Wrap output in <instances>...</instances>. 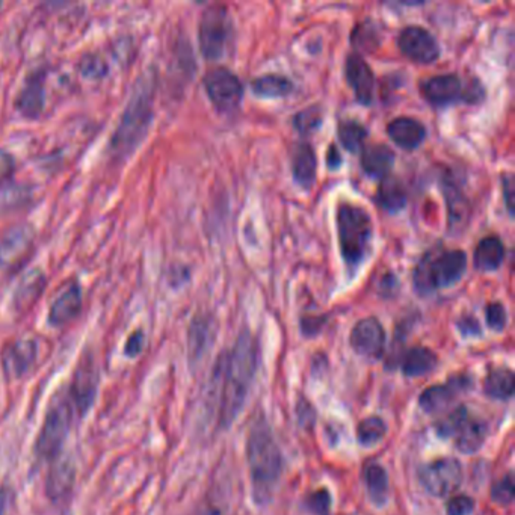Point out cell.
<instances>
[{"label": "cell", "instance_id": "cell-1", "mask_svg": "<svg viewBox=\"0 0 515 515\" xmlns=\"http://www.w3.org/2000/svg\"><path fill=\"white\" fill-rule=\"evenodd\" d=\"M258 367V343L249 332H242L232 351L221 356L215 369L221 381L219 421L228 426L242 410L248 388Z\"/></svg>", "mask_w": 515, "mask_h": 515}, {"label": "cell", "instance_id": "cell-2", "mask_svg": "<svg viewBox=\"0 0 515 515\" xmlns=\"http://www.w3.org/2000/svg\"><path fill=\"white\" fill-rule=\"evenodd\" d=\"M153 119V82L149 76L139 78L129 103L126 106L114 136L110 139V156L124 160L134 154L149 132Z\"/></svg>", "mask_w": 515, "mask_h": 515}, {"label": "cell", "instance_id": "cell-3", "mask_svg": "<svg viewBox=\"0 0 515 515\" xmlns=\"http://www.w3.org/2000/svg\"><path fill=\"white\" fill-rule=\"evenodd\" d=\"M248 462L258 501H266L282 470V452L265 421H258L248 437Z\"/></svg>", "mask_w": 515, "mask_h": 515}, {"label": "cell", "instance_id": "cell-4", "mask_svg": "<svg viewBox=\"0 0 515 515\" xmlns=\"http://www.w3.org/2000/svg\"><path fill=\"white\" fill-rule=\"evenodd\" d=\"M337 234L340 253L347 268L362 265L371 247L372 219L369 213L356 204L343 203L337 208Z\"/></svg>", "mask_w": 515, "mask_h": 515}, {"label": "cell", "instance_id": "cell-5", "mask_svg": "<svg viewBox=\"0 0 515 515\" xmlns=\"http://www.w3.org/2000/svg\"><path fill=\"white\" fill-rule=\"evenodd\" d=\"M467 269V256L461 249H443L428 253L417 265L413 282L417 292L431 293L451 288L460 282Z\"/></svg>", "mask_w": 515, "mask_h": 515}, {"label": "cell", "instance_id": "cell-6", "mask_svg": "<svg viewBox=\"0 0 515 515\" xmlns=\"http://www.w3.org/2000/svg\"><path fill=\"white\" fill-rule=\"evenodd\" d=\"M75 406L71 404L69 392L58 393L52 399L41 426L40 436L37 438V455L41 460L53 461L60 456L61 449L69 436L73 423Z\"/></svg>", "mask_w": 515, "mask_h": 515}, {"label": "cell", "instance_id": "cell-7", "mask_svg": "<svg viewBox=\"0 0 515 515\" xmlns=\"http://www.w3.org/2000/svg\"><path fill=\"white\" fill-rule=\"evenodd\" d=\"M200 49L204 58H223L228 43L233 38V21L223 5L208 6L200 20Z\"/></svg>", "mask_w": 515, "mask_h": 515}, {"label": "cell", "instance_id": "cell-8", "mask_svg": "<svg viewBox=\"0 0 515 515\" xmlns=\"http://www.w3.org/2000/svg\"><path fill=\"white\" fill-rule=\"evenodd\" d=\"M421 90L423 97L436 106H447L460 102L476 103L484 97L481 85H466L460 76L454 73L423 80Z\"/></svg>", "mask_w": 515, "mask_h": 515}, {"label": "cell", "instance_id": "cell-9", "mask_svg": "<svg viewBox=\"0 0 515 515\" xmlns=\"http://www.w3.org/2000/svg\"><path fill=\"white\" fill-rule=\"evenodd\" d=\"M204 88L213 106L221 112H232L242 102L243 85L238 76L224 67L208 71L204 76Z\"/></svg>", "mask_w": 515, "mask_h": 515}, {"label": "cell", "instance_id": "cell-10", "mask_svg": "<svg viewBox=\"0 0 515 515\" xmlns=\"http://www.w3.org/2000/svg\"><path fill=\"white\" fill-rule=\"evenodd\" d=\"M419 481L434 497H446L458 490L462 482V467L458 460L432 461L419 470Z\"/></svg>", "mask_w": 515, "mask_h": 515}, {"label": "cell", "instance_id": "cell-11", "mask_svg": "<svg viewBox=\"0 0 515 515\" xmlns=\"http://www.w3.org/2000/svg\"><path fill=\"white\" fill-rule=\"evenodd\" d=\"M99 388V369L95 366L93 357H84L80 360L73 375V381L69 384V392L71 404L75 406L79 416L88 413L95 401Z\"/></svg>", "mask_w": 515, "mask_h": 515}, {"label": "cell", "instance_id": "cell-12", "mask_svg": "<svg viewBox=\"0 0 515 515\" xmlns=\"http://www.w3.org/2000/svg\"><path fill=\"white\" fill-rule=\"evenodd\" d=\"M397 45L408 60L419 64H431L440 56V45L434 35L419 26H408L402 30Z\"/></svg>", "mask_w": 515, "mask_h": 515}, {"label": "cell", "instance_id": "cell-13", "mask_svg": "<svg viewBox=\"0 0 515 515\" xmlns=\"http://www.w3.org/2000/svg\"><path fill=\"white\" fill-rule=\"evenodd\" d=\"M386 345V332L377 317H366L351 331V347L354 351L367 358H380Z\"/></svg>", "mask_w": 515, "mask_h": 515}, {"label": "cell", "instance_id": "cell-14", "mask_svg": "<svg viewBox=\"0 0 515 515\" xmlns=\"http://www.w3.org/2000/svg\"><path fill=\"white\" fill-rule=\"evenodd\" d=\"M345 76L347 84L351 86L356 99L364 106H369L373 100V90H375V76L366 61L362 55L352 53L347 56L345 64Z\"/></svg>", "mask_w": 515, "mask_h": 515}, {"label": "cell", "instance_id": "cell-15", "mask_svg": "<svg viewBox=\"0 0 515 515\" xmlns=\"http://www.w3.org/2000/svg\"><path fill=\"white\" fill-rule=\"evenodd\" d=\"M37 354L38 347L34 340H17L8 345L2 352V366L6 377L14 380L25 377L26 372L34 366Z\"/></svg>", "mask_w": 515, "mask_h": 515}, {"label": "cell", "instance_id": "cell-16", "mask_svg": "<svg viewBox=\"0 0 515 515\" xmlns=\"http://www.w3.org/2000/svg\"><path fill=\"white\" fill-rule=\"evenodd\" d=\"M34 243V234L29 227L11 228L0 239V266H14L20 263Z\"/></svg>", "mask_w": 515, "mask_h": 515}, {"label": "cell", "instance_id": "cell-17", "mask_svg": "<svg viewBox=\"0 0 515 515\" xmlns=\"http://www.w3.org/2000/svg\"><path fill=\"white\" fill-rule=\"evenodd\" d=\"M82 310V290L78 282H71L69 288L55 298L49 312V323L53 327H62L78 317Z\"/></svg>", "mask_w": 515, "mask_h": 515}, {"label": "cell", "instance_id": "cell-18", "mask_svg": "<svg viewBox=\"0 0 515 515\" xmlns=\"http://www.w3.org/2000/svg\"><path fill=\"white\" fill-rule=\"evenodd\" d=\"M52 464L47 481H45V493L52 502L64 501L65 497L71 493L76 481V470L73 462L65 458H56Z\"/></svg>", "mask_w": 515, "mask_h": 515}, {"label": "cell", "instance_id": "cell-19", "mask_svg": "<svg viewBox=\"0 0 515 515\" xmlns=\"http://www.w3.org/2000/svg\"><path fill=\"white\" fill-rule=\"evenodd\" d=\"M387 134L397 147L404 150H414L421 147L426 138L425 126L410 117H399V119H393L392 123L387 126Z\"/></svg>", "mask_w": 515, "mask_h": 515}, {"label": "cell", "instance_id": "cell-20", "mask_svg": "<svg viewBox=\"0 0 515 515\" xmlns=\"http://www.w3.org/2000/svg\"><path fill=\"white\" fill-rule=\"evenodd\" d=\"M395 164V153L388 145L373 144L363 147L362 168L375 179H384Z\"/></svg>", "mask_w": 515, "mask_h": 515}, {"label": "cell", "instance_id": "cell-21", "mask_svg": "<svg viewBox=\"0 0 515 515\" xmlns=\"http://www.w3.org/2000/svg\"><path fill=\"white\" fill-rule=\"evenodd\" d=\"M15 106L28 119H37L43 112V108H45L43 76H30L29 79L26 80L23 88L19 93Z\"/></svg>", "mask_w": 515, "mask_h": 515}, {"label": "cell", "instance_id": "cell-22", "mask_svg": "<svg viewBox=\"0 0 515 515\" xmlns=\"http://www.w3.org/2000/svg\"><path fill=\"white\" fill-rule=\"evenodd\" d=\"M317 159L312 144L301 143L293 150V179L303 188H310L316 180Z\"/></svg>", "mask_w": 515, "mask_h": 515}, {"label": "cell", "instance_id": "cell-23", "mask_svg": "<svg viewBox=\"0 0 515 515\" xmlns=\"http://www.w3.org/2000/svg\"><path fill=\"white\" fill-rule=\"evenodd\" d=\"M503 260H505V245L501 238L486 236L476 245L475 254H473L476 269L490 273V271L501 268Z\"/></svg>", "mask_w": 515, "mask_h": 515}, {"label": "cell", "instance_id": "cell-24", "mask_svg": "<svg viewBox=\"0 0 515 515\" xmlns=\"http://www.w3.org/2000/svg\"><path fill=\"white\" fill-rule=\"evenodd\" d=\"M488 434V426L482 421L467 417L456 431L455 446L462 454H475L481 449Z\"/></svg>", "mask_w": 515, "mask_h": 515}, {"label": "cell", "instance_id": "cell-25", "mask_svg": "<svg viewBox=\"0 0 515 515\" xmlns=\"http://www.w3.org/2000/svg\"><path fill=\"white\" fill-rule=\"evenodd\" d=\"M405 186L401 180L387 176L378 186L377 201L387 212L396 213L406 206Z\"/></svg>", "mask_w": 515, "mask_h": 515}, {"label": "cell", "instance_id": "cell-26", "mask_svg": "<svg viewBox=\"0 0 515 515\" xmlns=\"http://www.w3.org/2000/svg\"><path fill=\"white\" fill-rule=\"evenodd\" d=\"M438 363L436 354L425 347H412L402 362V372L406 377H423L434 371Z\"/></svg>", "mask_w": 515, "mask_h": 515}, {"label": "cell", "instance_id": "cell-27", "mask_svg": "<svg viewBox=\"0 0 515 515\" xmlns=\"http://www.w3.org/2000/svg\"><path fill=\"white\" fill-rule=\"evenodd\" d=\"M514 372L510 369H495L486 375L484 382V392L486 396L499 401H506L514 395Z\"/></svg>", "mask_w": 515, "mask_h": 515}, {"label": "cell", "instance_id": "cell-28", "mask_svg": "<svg viewBox=\"0 0 515 515\" xmlns=\"http://www.w3.org/2000/svg\"><path fill=\"white\" fill-rule=\"evenodd\" d=\"M253 93L265 99H278L286 97L293 90V84L288 78L280 75H266L253 80Z\"/></svg>", "mask_w": 515, "mask_h": 515}, {"label": "cell", "instance_id": "cell-29", "mask_svg": "<svg viewBox=\"0 0 515 515\" xmlns=\"http://www.w3.org/2000/svg\"><path fill=\"white\" fill-rule=\"evenodd\" d=\"M337 135L342 143L343 147L351 151V153H358L362 151L364 147V141L367 138V129L362 123H358L356 119H343L339 123L337 127Z\"/></svg>", "mask_w": 515, "mask_h": 515}, {"label": "cell", "instance_id": "cell-30", "mask_svg": "<svg viewBox=\"0 0 515 515\" xmlns=\"http://www.w3.org/2000/svg\"><path fill=\"white\" fill-rule=\"evenodd\" d=\"M45 278L40 271H32L25 277L15 293V306L19 308H28L34 304L37 298H40L45 289Z\"/></svg>", "mask_w": 515, "mask_h": 515}, {"label": "cell", "instance_id": "cell-31", "mask_svg": "<svg viewBox=\"0 0 515 515\" xmlns=\"http://www.w3.org/2000/svg\"><path fill=\"white\" fill-rule=\"evenodd\" d=\"M455 396V390L451 386H434L426 388L419 397L421 410L425 413L443 412Z\"/></svg>", "mask_w": 515, "mask_h": 515}, {"label": "cell", "instance_id": "cell-32", "mask_svg": "<svg viewBox=\"0 0 515 515\" xmlns=\"http://www.w3.org/2000/svg\"><path fill=\"white\" fill-rule=\"evenodd\" d=\"M364 479H366L367 491L372 501L378 505H382L388 495V478H387L386 470L378 464L367 466Z\"/></svg>", "mask_w": 515, "mask_h": 515}, {"label": "cell", "instance_id": "cell-33", "mask_svg": "<svg viewBox=\"0 0 515 515\" xmlns=\"http://www.w3.org/2000/svg\"><path fill=\"white\" fill-rule=\"evenodd\" d=\"M386 421L380 417H367L358 423L357 437L363 446H372L377 445L386 437Z\"/></svg>", "mask_w": 515, "mask_h": 515}, {"label": "cell", "instance_id": "cell-34", "mask_svg": "<svg viewBox=\"0 0 515 515\" xmlns=\"http://www.w3.org/2000/svg\"><path fill=\"white\" fill-rule=\"evenodd\" d=\"M351 43L358 52H373L381 43L377 26L373 23H360L352 32Z\"/></svg>", "mask_w": 515, "mask_h": 515}, {"label": "cell", "instance_id": "cell-35", "mask_svg": "<svg viewBox=\"0 0 515 515\" xmlns=\"http://www.w3.org/2000/svg\"><path fill=\"white\" fill-rule=\"evenodd\" d=\"M208 323L206 319H195L189 331V349H191V356L192 358L199 357L200 354L204 351V347L208 345Z\"/></svg>", "mask_w": 515, "mask_h": 515}, {"label": "cell", "instance_id": "cell-36", "mask_svg": "<svg viewBox=\"0 0 515 515\" xmlns=\"http://www.w3.org/2000/svg\"><path fill=\"white\" fill-rule=\"evenodd\" d=\"M321 123H323V117H321V110H317V108H307V110H301L293 119L295 129L303 135L312 134L321 126Z\"/></svg>", "mask_w": 515, "mask_h": 515}, {"label": "cell", "instance_id": "cell-37", "mask_svg": "<svg viewBox=\"0 0 515 515\" xmlns=\"http://www.w3.org/2000/svg\"><path fill=\"white\" fill-rule=\"evenodd\" d=\"M467 417H469V413H467L464 406L456 408L455 412H452L449 416L445 417V419L437 425V432H438V436L445 437V438L455 436L456 431L460 429V426L464 423Z\"/></svg>", "mask_w": 515, "mask_h": 515}, {"label": "cell", "instance_id": "cell-38", "mask_svg": "<svg viewBox=\"0 0 515 515\" xmlns=\"http://www.w3.org/2000/svg\"><path fill=\"white\" fill-rule=\"evenodd\" d=\"M515 486L512 475H506L491 488V499L497 505L508 506L514 502Z\"/></svg>", "mask_w": 515, "mask_h": 515}, {"label": "cell", "instance_id": "cell-39", "mask_svg": "<svg viewBox=\"0 0 515 515\" xmlns=\"http://www.w3.org/2000/svg\"><path fill=\"white\" fill-rule=\"evenodd\" d=\"M486 319L488 327L493 331L501 332L505 330L506 323H508V315H506V308L501 303H491L486 306Z\"/></svg>", "mask_w": 515, "mask_h": 515}, {"label": "cell", "instance_id": "cell-40", "mask_svg": "<svg viewBox=\"0 0 515 515\" xmlns=\"http://www.w3.org/2000/svg\"><path fill=\"white\" fill-rule=\"evenodd\" d=\"M308 510L316 515H328L331 508V495L327 490H319L308 495Z\"/></svg>", "mask_w": 515, "mask_h": 515}, {"label": "cell", "instance_id": "cell-41", "mask_svg": "<svg viewBox=\"0 0 515 515\" xmlns=\"http://www.w3.org/2000/svg\"><path fill=\"white\" fill-rule=\"evenodd\" d=\"M475 510V502L469 495H460L447 502V515H471Z\"/></svg>", "mask_w": 515, "mask_h": 515}, {"label": "cell", "instance_id": "cell-42", "mask_svg": "<svg viewBox=\"0 0 515 515\" xmlns=\"http://www.w3.org/2000/svg\"><path fill=\"white\" fill-rule=\"evenodd\" d=\"M145 337L143 331H135L132 336L127 339L126 342V347H124V352L127 357H136L139 352L143 351L144 347Z\"/></svg>", "mask_w": 515, "mask_h": 515}, {"label": "cell", "instance_id": "cell-43", "mask_svg": "<svg viewBox=\"0 0 515 515\" xmlns=\"http://www.w3.org/2000/svg\"><path fill=\"white\" fill-rule=\"evenodd\" d=\"M15 160L10 153L0 150V182L10 179L11 174L14 173Z\"/></svg>", "mask_w": 515, "mask_h": 515}, {"label": "cell", "instance_id": "cell-44", "mask_svg": "<svg viewBox=\"0 0 515 515\" xmlns=\"http://www.w3.org/2000/svg\"><path fill=\"white\" fill-rule=\"evenodd\" d=\"M100 65L104 67L102 62H100L97 58H88V60L82 62V67H84L85 76H94V78H99V76L104 75V69H100Z\"/></svg>", "mask_w": 515, "mask_h": 515}, {"label": "cell", "instance_id": "cell-45", "mask_svg": "<svg viewBox=\"0 0 515 515\" xmlns=\"http://www.w3.org/2000/svg\"><path fill=\"white\" fill-rule=\"evenodd\" d=\"M460 330L464 336H478V334H481V327L473 317H466L462 323H460Z\"/></svg>", "mask_w": 515, "mask_h": 515}, {"label": "cell", "instance_id": "cell-46", "mask_svg": "<svg viewBox=\"0 0 515 515\" xmlns=\"http://www.w3.org/2000/svg\"><path fill=\"white\" fill-rule=\"evenodd\" d=\"M342 164V159H340V154H339V150H337L336 145L331 144L330 150H328V167L331 169H336Z\"/></svg>", "mask_w": 515, "mask_h": 515}, {"label": "cell", "instance_id": "cell-47", "mask_svg": "<svg viewBox=\"0 0 515 515\" xmlns=\"http://www.w3.org/2000/svg\"><path fill=\"white\" fill-rule=\"evenodd\" d=\"M503 193H505L506 208L512 215V180L511 177L503 179Z\"/></svg>", "mask_w": 515, "mask_h": 515}, {"label": "cell", "instance_id": "cell-48", "mask_svg": "<svg viewBox=\"0 0 515 515\" xmlns=\"http://www.w3.org/2000/svg\"><path fill=\"white\" fill-rule=\"evenodd\" d=\"M6 505H8V495L5 490H0V515H5Z\"/></svg>", "mask_w": 515, "mask_h": 515}]
</instances>
